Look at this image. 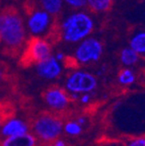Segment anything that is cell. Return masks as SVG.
Segmentation results:
<instances>
[{
	"label": "cell",
	"mask_w": 145,
	"mask_h": 146,
	"mask_svg": "<svg viewBox=\"0 0 145 146\" xmlns=\"http://www.w3.org/2000/svg\"><path fill=\"white\" fill-rule=\"evenodd\" d=\"M96 87L98 79L94 74L81 69L73 70L65 79V89L69 94L93 92Z\"/></svg>",
	"instance_id": "8992f818"
},
{
	"label": "cell",
	"mask_w": 145,
	"mask_h": 146,
	"mask_svg": "<svg viewBox=\"0 0 145 146\" xmlns=\"http://www.w3.org/2000/svg\"><path fill=\"white\" fill-rule=\"evenodd\" d=\"M127 146H145V137H137L130 140Z\"/></svg>",
	"instance_id": "d6986e66"
},
{
	"label": "cell",
	"mask_w": 145,
	"mask_h": 146,
	"mask_svg": "<svg viewBox=\"0 0 145 146\" xmlns=\"http://www.w3.org/2000/svg\"><path fill=\"white\" fill-rule=\"evenodd\" d=\"M140 56L129 46L121 49L120 54H119L120 62L126 67H131L136 65L140 60Z\"/></svg>",
	"instance_id": "9a60e30c"
},
{
	"label": "cell",
	"mask_w": 145,
	"mask_h": 146,
	"mask_svg": "<svg viewBox=\"0 0 145 146\" xmlns=\"http://www.w3.org/2000/svg\"><path fill=\"white\" fill-rule=\"evenodd\" d=\"M21 64L30 66L53 55V41L40 36H30L21 53Z\"/></svg>",
	"instance_id": "277c9868"
},
{
	"label": "cell",
	"mask_w": 145,
	"mask_h": 146,
	"mask_svg": "<svg viewBox=\"0 0 145 146\" xmlns=\"http://www.w3.org/2000/svg\"><path fill=\"white\" fill-rule=\"evenodd\" d=\"M79 100H80V103L83 104V105L88 104L91 100L90 92H84V94H81V96H79Z\"/></svg>",
	"instance_id": "44dd1931"
},
{
	"label": "cell",
	"mask_w": 145,
	"mask_h": 146,
	"mask_svg": "<svg viewBox=\"0 0 145 146\" xmlns=\"http://www.w3.org/2000/svg\"><path fill=\"white\" fill-rule=\"evenodd\" d=\"M33 129L39 139L49 142L59 138L63 132V124L52 115H43L35 121Z\"/></svg>",
	"instance_id": "52a82bcc"
},
{
	"label": "cell",
	"mask_w": 145,
	"mask_h": 146,
	"mask_svg": "<svg viewBox=\"0 0 145 146\" xmlns=\"http://www.w3.org/2000/svg\"><path fill=\"white\" fill-rule=\"evenodd\" d=\"M0 45H1V36H0Z\"/></svg>",
	"instance_id": "4316f807"
},
{
	"label": "cell",
	"mask_w": 145,
	"mask_h": 146,
	"mask_svg": "<svg viewBox=\"0 0 145 146\" xmlns=\"http://www.w3.org/2000/svg\"><path fill=\"white\" fill-rule=\"evenodd\" d=\"M0 36L2 53L8 57H16L23 52L27 41L25 17L14 5H6L0 10Z\"/></svg>",
	"instance_id": "6da1fadb"
},
{
	"label": "cell",
	"mask_w": 145,
	"mask_h": 146,
	"mask_svg": "<svg viewBox=\"0 0 145 146\" xmlns=\"http://www.w3.org/2000/svg\"><path fill=\"white\" fill-rule=\"evenodd\" d=\"M38 75L46 80H54L60 77L63 72V64L55 58L54 55L35 65Z\"/></svg>",
	"instance_id": "ba28073f"
},
{
	"label": "cell",
	"mask_w": 145,
	"mask_h": 146,
	"mask_svg": "<svg viewBox=\"0 0 145 146\" xmlns=\"http://www.w3.org/2000/svg\"><path fill=\"white\" fill-rule=\"evenodd\" d=\"M54 146H66V143L61 139H56L55 140Z\"/></svg>",
	"instance_id": "603a6c76"
},
{
	"label": "cell",
	"mask_w": 145,
	"mask_h": 146,
	"mask_svg": "<svg viewBox=\"0 0 145 146\" xmlns=\"http://www.w3.org/2000/svg\"><path fill=\"white\" fill-rule=\"evenodd\" d=\"M45 103L54 111H63L68 107L70 102V94L61 87H50L44 94Z\"/></svg>",
	"instance_id": "9c48e42d"
},
{
	"label": "cell",
	"mask_w": 145,
	"mask_h": 146,
	"mask_svg": "<svg viewBox=\"0 0 145 146\" xmlns=\"http://www.w3.org/2000/svg\"><path fill=\"white\" fill-rule=\"evenodd\" d=\"M7 76V66L4 62L0 61V83L4 81Z\"/></svg>",
	"instance_id": "ffe728a7"
},
{
	"label": "cell",
	"mask_w": 145,
	"mask_h": 146,
	"mask_svg": "<svg viewBox=\"0 0 145 146\" xmlns=\"http://www.w3.org/2000/svg\"><path fill=\"white\" fill-rule=\"evenodd\" d=\"M114 6V0H86V9L93 14H107Z\"/></svg>",
	"instance_id": "4fadbf2b"
},
{
	"label": "cell",
	"mask_w": 145,
	"mask_h": 146,
	"mask_svg": "<svg viewBox=\"0 0 145 146\" xmlns=\"http://www.w3.org/2000/svg\"><path fill=\"white\" fill-rule=\"evenodd\" d=\"M0 10H1V0H0Z\"/></svg>",
	"instance_id": "484cf974"
},
{
	"label": "cell",
	"mask_w": 145,
	"mask_h": 146,
	"mask_svg": "<svg viewBox=\"0 0 145 146\" xmlns=\"http://www.w3.org/2000/svg\"><path fill=\"white\" fill-rule=\"evenodd\" d=\"M94 14L88 9L71 10L57 18V27L54 41L66 45H76L82 40L90 36L95 30Z\"/></svg>",
	"instance_id": "7a4b0ae2"
},
{
	"label": "cell",
	"mask_w": 145,
	"mask_h": 146,
	"mask_svg": "<svg viewBox=\"0 0 145 146\" xmlns=\"http://www.w3.org/2000/svg\"><path fill=\"white\" fill-rule=\"evenodd\" d=\"M36 137L31 133L16 135V136L5 137L2 146H36Z\"/></svg>",
	"instance_id": "7c38bea8"
},
{
	"label": "cell",
	"mask_w": 145,
	"mask_h": 146,
	"mask_svg": "<svg viewBox=\"0 0 145 146\" xmlns=\"http://www.w3.org/2000/svg\"><path fill=\"white\" fill-rule=\"evenodd\" d=\"M2 121H3V119H2V116H1V113H0V128L2 126Z\"/></svg>",
	"instance_id": "d4e9b609"
},
{
	"label": "cell",
	"mask_w": 145,
	"mask_h": 146,
	"mask_svg": "<svg viewBox=\"0 0 145 146\" xmlns=\"http://www.w3.org/2000/svg\"><path fill=\"white\" fill-rule=\"evenodd\" d=\"M104 54V44L95 36H88L75 45L73 60L79 65L96 63Z\"/></svg>",
	"instance_id": "5b68a950"
},
{
	"label": "cell",
	"mask_w": 145,
	"mask_h": 146,
	"mask_svg": "<svg viewBox=\"0 0 145 146\" xmlns=\"http://www.w3.org/2000/svg\"><path fill=\"white\" fill-rule=\"evenodd\" d=\"M76 121L78 122V123H79L80 125L82 126V125H84V124H85V122H86V119L84 118V117H80V118H78V119H77Z\"/></svg>",
	"instance_id": "cb8c5ba5"
},
{
	"label": "cell",
	"mask_w": 145,
	"mask_h": 146,
	"mask_svg": "<svg viewBox=\"0 0 145 146\" xmlns=\"http://www.w3.org/2000/svg\"><path fill=\"white\" fill-rule=\"evenodd\" d=\"M63 131L69 136H78L82 132V126L77 121H69L63 125Z\"/></svg>",
	"instance_id": "e0dca14e"
},
{
	"label": "cell",
	"mask_w": 145,
	"mask_h": 146,
	"mask_svg": "<svg viewBox=\"0 0 145 146\" xmlns=\"http://www.w3.org/2000/svg\"><path fill=\"white\" fill-rule=\"evenodd\" d=\"M64 5L70 10H79L86 8V0H63Z\"/></svg>",
	"instance_id": "ac0fdd59"
},
{
	"label": "cell",
	"mask_w": 145,
	"mask_h": 146,
	"mask_svg": "<svg viewBox=\"0 0 145 146\" xmlns=\"http://www.w3.org/2000/svg\"><path fill=\"white\" fill-rule=\"evenodd\" d=\"M36 1L39 6L57 18L62 15L65 8L63 0H36Z\"/></svg>",
	"instance_id": "5bb4252c"
},
{
	"label": "cell",
	"mask_w": 145,
	"mask_h": 146,
	"mask_svg": "<svg viewBox=\"0 0 145 146\" xmlns=\"http://www.w3.org/2000/svg\"><path fill=\"white\" fill-rule=\"evenodd\" d=\"M129 47L145 58V29H135L129 36Z\"/></svg>",
	"instance_id": "8fae6325"
},
{
	"label": "cell",
	"mask_w": 145,
	"mask_h": 146,
	"mask_svg": "<svg viewBox=\"0 0 145 146\" xmlns=\"http://www.w3.org/2000/svg\"><path fill=\"white\" fill-rule=\"evenodd\" d=\"M55 56V58H56L58 61H60V62H63L64 60H65V58H66V56H65V53H63V52H61V51H59V52H57L56 54L54 55Z\"/></svg>",
	"instance_id": "7402d4cb"
},
{
	"label": "cell",
	"mask_w": 145,
	"mask_h": 146,
	"mask_svg": "<svg viewBox=\"0 0 145 146\" xmlns=\"http://www.w3.org/2000/svg\"><path fill=\"white\" fill-rule=\"evenodd\" d=\"M49 146H54V144H53V145H49Z\"/></svg>",
	"instance_id": "83f0119b"
},
{
	"label": "cell",
	"mask_w": 145,
	"mask_h": 146,
	"mask_svg": "<svg viewBox=\"0 0 145 146\" xmlns=\"http://www.w3.org/2000/svg\"><path fill=\"white\" fill-rule=\"evenodd\" d=\"M0 130H1V134L4 137L16 136V135L25 134L29 132V126L21 119L13 118L2 124Z\"/></svg>",
	"instance_id": "30bf717a"
},
{
	"label": "cell",
	"mask_w": 145,
	"mask_h": 146,
	"mask_svg": "<svg viewBox=\"0 0 145 146\" xmlns=\"http://www.w3.org/2000/svg\"><path fill=\"white\" fill-rule=\"evenodd\" d=\"M23 9L27 34L31 36L46 38L54 42L57 17L39 6L36 0H25Z\"/></svg>",
	"instance_id": "3957f363"
},
{
	"label": "cell",
	"mask_w": 145,
	"mask_h": 146,
	"mask_svg": "<svg viewBox=\"0 0 145 146\" xmlns=\"http://www.w3.org/2000/svg\"><path fill=\"white\" fill-rule=\"evenodd\" d=\"M136 80L135 72L131 68H124L119 72L118 74V81L121 85L124 86H130Z\"/></svg>",
	"instance_id": "2e32d148"
}]
</instances>
